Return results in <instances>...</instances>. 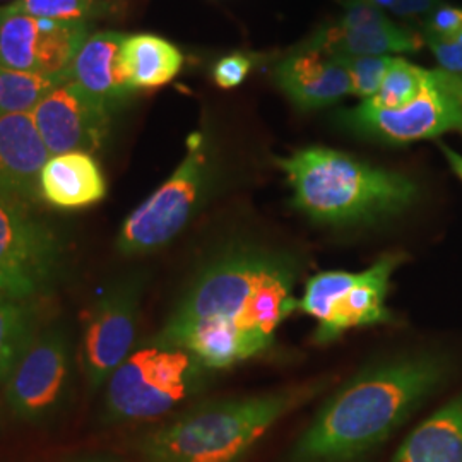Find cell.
<instances>
[{"mask_svg":"<svg viewBox=\"0 0 462 462\" xmlns=\"http://www.w3.org/2000/svg\"><path fill=\"white\" fill-rule=\"evenodd\" d=\"M401 263V254H383L365 271H326L307 281L298 309L317 322L315 341L328 345L347 330L389 322L387 295Z\"/></svg>","mask_w":462,"mask_h":462,"instance_id":"cell-6","label":"cell"},{"mask_svg":"<svg viewBox=\"0 0 462 462\" xmlns=\"http://www.w3.org/2000/svg\"><path fill=\"white\" fill-rule=\"evenodd\" d=\"M144 280L139 274L116 281L88 315L83 365L91 389H98L133 353Z\"/></svg>","mask_w":462,"mask_h":462,"instance_id":"cell-11","label":"cell"},{"mask_svg":"<svg viewBox=\"0 0 462 462\" xmlns=\"http://www.w3.org/2000/svg\"><path fill=\"white\" fill-rule=\"evenodd\" d=\"M72 462H114V461H105V459H78V461Z\"/></svg>","mask_w":462,"mask_h":462,"instance_id":"cell-33","label":"cell"},{"mask_svg":"<svg viewBox=\"0 0 462 462\" xmlns=\"http://www.w3.org/2000/svg\"><path fill=\"white\" fill-rule=\"evenodd\" d=\"M110 108L72 81L55 88L32 112L50 154L98 151L110 131Z\"/></svg>","mask_w":462,"mask_h":462,"instance_id":"cell-13","label":"cell"},{"mask_svg":"<svg viewBox=\"0 0 462 462\" xmlns=\"http://www.w3.org/2000/svg\"><path fill=\"white\" fill-rule=\"evenodd\" d=\"M88 36L86 21H57L0 9V66L40 76H67Z\"/></svg>","mask_w":462,"mask_h":462,"instance_id":"cell-10","label":"cell"},{"mask_svg":"<svg viewBox=\"0 0 462 462\" xmlns=\"http://www.w3.org/2000/svg\"><path fill=\"white\" fill-rule=\"evenodd\" d=\"M462 32V9L439 5L423 21V34L439 38H456Z\"/></svg>","mask_w":462,"mask_h":462,"instance_id":"cell-27","label":"cell"},{"mask_svg":"<svg viewBox=\"0 0 462 462\" xmlns=\"http://www.w3.org/2000/svg\"><path fill=\"white\" fill-rule=\"evenodd\" d=\"M440 149H442V152L446 154L447 162H448V165L450 168L454 170V173L459 177L462 180V156L459 152H456L454 149L448 148L446 144H440Z\"/></svg>","mask_w":462,"mask_h":462,"instance_id":"cell-32","label":"cell"},{"mask_svg":"<svg viewBox=\"0 0 462 462\" xmlns=\"http://www.w3.org/2000/svg\"><path fill=\"white\" fill-rule=\"evenodd\" d=\"M211 171V151L206 137L200 133L190 134L182 163L127 216L118 231L116 248L124 255H144L166 247L198 211Z\"/></svg>","mask_w":462,"mask_h":462,"instance_id":"cell-7","label":"cell"},{"mask_svg":"<svg viewBox=\"0 0 462 462\" xmlns=\"http://www.w3.org/2000/svg\"><path fill=\"white\" fill-rule=\"evenodd\" d=\"M439 78L442 84L446 86L448 95L454 99L456 108H457V116H459V125L457 131L462 133V74H454V72H447L444 69H437Z\"/></svg>","mask_w":462,"mask_h":462,"instance_id":"cell-31","label":"cell"},{"mask_svg":"<svg viewBox=\"0 0 462 462\" xmlns=\"http://www.w3.org/2000/svg\"><path fill=\"white\" fill-rule=\"evenodd\" d=\"M346 69L351 78V95L360 98H374L379 93L394 57H334Z\"/></svg>","mask_w":462,"mask_h":462,"instance_id":"cell-25","label":"cell"},{"mask_svg":"<svg viewBox=\"0 0 462 462\" xmlns=\"http://www.w3.org/2000/svg\"><path fill=\"white\" fill-rule=\"evenodd\" d=\"M276 162L293 206L319 225H374L404 213L418 196L410 177L336 149L310 146Z\"/></svg>","mask_w":462,"mask_h":462,"instance_id":"cell-3","label":"cell"},{"mask_svg":"<svg viewBox=\"0 0 462 462\" xmlns=\"http://www.w3.org/2000/svg\"><path fill=\"white\" fill-rule=\"evenodd\" d=\"M274 81L303 112L329 106L351 95V78L343 64L309 47L280 62L274 69Z\"/></svg>","mask_w":462,"mask_h":462,"instance_id":"cell-14","label":"cell"},{"mask_svg":"<svg viewBox=\"0 0 462 462\" xmlns=\"http://www.w3.org/2000/svg\"><path fill=\"white\" fill-rule=\"evenodd\" d=\"M421 34L401 28L389 21L379 26L339 30L330 26L317 34L309 49L320 50L330 57H380L389 53H411L423 47Z\"/></svg>","mask_w":462,"mask_h":462,"instance_id":"cell-18","label":"cell"},{"mask_svg":"<svg viewBox=\"0 0 462 462\" xmlns=\"http://www.w3.org/2000/svg\"><path fill=\"white\" fill-rule=\"evenodd\" d=\"M427 76H429V70L413 66L404 59L394 57L393 66L380 86L379 93L374 98L365 99V101L377 108H387V110L401 108L411 103L421 93Z\"/></svg>","mask_w":462,"mask_h":462,"instance_id":"cell-23","label":"cell"},{"mask_svg":"<svg viewBox=\"0 0 462 462\" xmlns=\"http://www.w3.org/2000/svg\"><path fill=\"white\" fill-rule=\"evenodd\" d=\"M454 40H457V42H459V43H462V32H461V33L457 34V36H456V38H454Z\"/></svg>","mask_w":462,"mask_h":462,"instance_id":"cell-34","label":"cell"},{"mask_svg":"<svg viewBox=\"0 0 462 462\" xmlns=\"http://www.w3.org/2000/svg\"><path fill=\"white\" fill-rule=\"evenodd\" d=\"M250 70H252V60L247 55L231 53L216 64L213 78L219 88L228 89L244 83Z\"/></svg>","mask_w":462,"mask_h":462,"instance_id":"cell-28","label":"cell"},{"mask_svg":"<svg viewBox=\"0 0 462 462\" xmlns=\"http://www.w3.org/2000/svg\"><path fill=\"white\" fill-rule=\"evenodd\" d=\"M431 356L370 365L330 397L298 442L300 462H345L382 444L444 377Z\"/></svg>","mask_w":462,"mask_h":462,"instance_id":"cell-2","label":"cell"},{"mask_svg":"<svg viewBox=\"0 0 462 462\" xmlns=\"http://www.w3.org/2000/svg\"><path fill=\"white\" fill-rule=\"evenodd\" d=\"M7 13L47 17L57 21H86L105 14L106 7L99 0H16L4 7Z\"/></svg>","mask_w":462,"mask_h":462,"instance_id":"cell-24","label":"cell"},{"mask_svg":"<svg viewBox=\"0 0 462 462\" xmlns=\"http://www.w3.org/2000/svg\"><path fill=\"white\" fill-rule=\"evenodd\" d=\"M125 36L116 32L89 34L67 72L69 81L78 84L110 110L135 91L122 66Z\"/></svg>","mask_w":462,"mask_h":462,"instance_id":"cell-16","label":"cell"},{"mask_svg":"<svg viewBox=\"0 0 462 462\" xmlns=\"http://www.w3.org/2000/svg\"><path fill=\"white\" fill-rule=\"evenodd\" d=\"M343 16L334 24L339 30H356L365 26H379L391 19L370 0H341Z\"/></svg>","mask_w":462,"mask_h":462,"instance_id":"cell-26","label":"cell"},{"mask_svg":"<svg viewBox=\"0 0 462 462\" xmlns=\"http://www.w3.org/2000/svg\"><path fill=\"white\" fill-rule=\"evenodd\" d=\"M337 122L349 133L365 139L383 144H408L457 131L459 116L439 72L429 70L421 93L411 103L387 110L364 101L355 108L339 112Z\"/></svg>","mask_w":462,"mask_h":462,"instance_id":"cell-9","label":"cell"},{"mask_svg":"<svg viewBox=\"0 0 462 462\" xmlns=\"http://www.w3.org/2000/svg\"><path fill=\"white\" fill-rule=\"evenodd\" d=\"M40 194L57 209H83L106 196V180L93 154L72 151L50 156L40 173Z\"/></svg>","mask_w":462,"mask_h":462,"instance_id":"cell-17","label":"cell"},{"mask_svg":"<svg viewBox=\"0 0 462 462\" xmlns=\"http://www.w3.org/2000/svg\"><path fill=\"white\" fill-rule=\"evenodd\" d=\"M421 36L444 70L462 74V43L454 38H439L430 34Z\"/></svg>","mask_w":462,"mask_h":462,"instance_id":"cell-29","label":"cell"},{"mask_svg":"<svg viewBox=\"0 0 462 462\" xmlns=\"http://www.w3.org/2000/svg\"><path fill=\"white\" fill-rule=\"evenodd\" d=\"M62 247L26 200L0 196V295L26 300L53 282Z\"/></svg>","mask_w":462,"mask_h":462,"instance_id":"cell-8","label":"cell"},{"mask_svg":"<svg viewBox=\"0 0 462 462\" xmlns=\"http://www.w3.org/2000/svg\"><path fill=\"white\" fill-rule=\"evenodd\" d=\"M33 317L17 298L0 295V382L9 379L33 343Z\"/></svg>","mask_w":462,"mask_h":462,"instance_id":"cell-21","label":"cell"},{"mask_svg":"<svg viewBox=\"0 0 462 462\" xmlns=\"http://www.w3.org/2000/svg\"><path fill=\"white\" fill-rule=\"evenodd\" d=\"M50 156L32 114L0 116V196L33 198Z\"/></svg>","mask_w":462,"mask_h":462,"instance_id":"cell-15","label":"cell"},{"mask_svg":"<svg viewBox=\"0 0 462 462\" xmlns=\"http://www.w3.org/2000/svg\"><path fill=\"white\" fill-rule=\"evenodd\" d=\"M206 372L187 349L156 339L133 349L106 380L105 414L110 421L163 416L198 393Z\"/></svg>","mask_w":462,"mask_h":462,"instance_id":"cell-5","label":"cell"},{"mask_svg":"<svg viewBox=\"0 0 462 462\" xmlns=\"http://www.w3.org/2000/svg\"><path fill=\"white\" fill-rule=\"evenodd\" d=\"M69 76H40L0 66V116L32 114L34 106Z\"/></svg>","mask_w":462,"mask_h":462,"instance_id":"cell-22","label":"cell"},{"mask_svg":"<svg viewBox=\"0 0 462 462\" xmlns=\"http://www.w3.org/2000/svg\"><path fill=\"white\" fill-rule=\"evenodd\" d=\"M70 345L66 332L50 329L36 336L17 362L5 385L11 411L23 420H42L53 413L67 394Z\"/></svg>","mask_w":462,"mask_h":462,"instance_id":"cell-12","label":"cell"},{"mask_svg":"<svg viewBox=\"0 0 462 462\" xmlns=\"http://www.w3.org/2000/svg\"><path fill=\"white\" fill-rule=\"evenodd\" d=\"M393 462H462V396L418 425Z\"/></svg>","mask_w":462,"mask_h":462,"instance_id":"cell-19","label":"cell"},{"mask_svg":"<svg viewBox=\"0 0 462 462\" xmlns=\"http://www.w3.org/2000/svg\"><path fill=\"white\" fill-rule=\"evenodd\" d=\"M297 261L254 245L221 252L192 281L158 341L183 347L208 370L263 355L298 309Z\"/></svg>","mask_w":462,"mask_h":462,"instance_id":"cell-1","label":"cell"},{"mask_svg":"<svg viewBox=\"0 0 462 462\" xmlns=\"http://www.w3.org/2000/svg\"><path fill=\"white\" fill-rule=\"evenodd\" d=\"M382 11H389L401 17L429 16L444 0H370Z\"/></svg>","mask_w":462,"mask_h":462,"instance_id":"cell-30","label":"cell"},{"mask_svg":"<svg viewBox=\"0 0 462 462\" xmlns=\"http://www.w3.org/2000/svg\"><path fill=\"white\" fill-rule=\"evenodd\" d=\"M326 382L202 404L143 442L151 462H236L286 414L314 399Z\"/></svg>","mask_w":462,"mask_h":462,"instance_id":"cell-4","label":"cell"},{"mask_svg":"<svg viewBox=\"0 0 462 462\" xmlns=\"http://www.w3.org/2000/svg\"><path fill=\"white\" fill-rule=\"evenodd\" d=\"M122 66L134 89H152L173 81L182 70L180 50L154 34L125 36Z\"/></svg>","mask_w":462,"mask_h":462,"instance_id":"cell-20","label":"cell"}]
</instances>
